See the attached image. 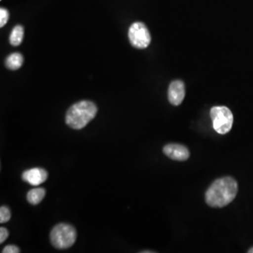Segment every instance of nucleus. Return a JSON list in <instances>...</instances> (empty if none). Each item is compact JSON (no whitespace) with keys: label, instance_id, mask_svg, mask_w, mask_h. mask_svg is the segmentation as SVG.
<instances>
[{"label":"nucleus","instance_id":"7","mask_svg":"<svg viewBox=\"0 0 253 253\" xmlns=\"http://www.w3.org/2000/svg\"><path fill=\"white\" fill-rule=\"evenodd\" d=\"M48 174L42 168H35L28 169L23 173V180L32 186H38L47 179Z\"/></svg>","mask_w":253,"mask_h":253},{"label":"nucleus","instance_id":"2","mask_svg":"<svg viewBox=\"0 0 253 253\" xmlns=\"http://www.w3.org/2000/svg\"><path fill=\"white\" fill-rule=\"evenodd\" d=\"M97 113V107L89 101H81L73 104L66 113V123L70 127L81 129L92 121Z\"/></svg>","mask_w":253,"mask_h":253},{"label":"nucleus","instance_id":"14","mask_svg":"<svg viewBox=\"0 0 253 253\" xmlns=\"http://www.w3.org/2000/svg\"><path fill=\"white\" fill-rule=\"evenodd\" d=\"M20 252H21L20 249L17 246H14V245L6 246L2 251L3 253H18Z\"/></svg>","mask_w":253,"mask_h":253},{"label":"nucleus","instance_id":"4","mask_svg":"<svg viewBox=\"0 0 253 253\" xmlns=\"http://www.w3.org/2000/svg\"><path fill=\"white\" fill-rule=\"evenodd\" d=\"M213 128L220 134L229 132L234 123V116L226 106H214L211 110Z\"/></svg>","mask_w":253,"mask_h":253},{"label":"nucleus","instance_id":"3","mask_svg":"<svg viewBox=\"0 0 253 253\" xmlns=\"http://www.w3.org/2000/svg\"><path fill=\"white\" fill-rule=\"evenodd\" d=\"M77 239V233L73 226L59 224L53 228L50 234L51 244L56 249H68L73 246Z\"/></svg>","mask_w":253,"mask_h":253},{"label":"nucleus","instance_id":"16","mask_svg":"<svg viewBox=\"0 0 253 253\" xmlns=\"http://www.w3.org/2000/svg\"><path fill=\"white\" fill-rule=\"evenodd\" d=\"M248 253H253V248H252V249H250L249 252Z\"/></svg>","mask_w":253,"mask_h":253},{"label":"nucleus","instance_id":"9","mask_svg":"<svg viewBox=\"0 0 253 253\" xmlns=\"http://www.w3.org/2000/svg\"><path fill=\"white\" fill-rule=\"evenodd\" d=\"M23 63V56L20 53L16 52L10 54L6 59V67L12 71L19 69L22 66Z\"/></svg>","mask_w":253,"mask_h":253},{"label":"nucleus","instance_id":"17","mask_svg":"<svg viewBox=\"0 0 253 253\" xmlns=\"http://www.w3.org/2000/svg\"><path fill=\"white\" fill-rule=\"evenodd\" d=\"M141 253H154V252H152V251H143V252H141Z\"/></svg>","mask_w":253,"mask_h":253},{"label":"nucleus","instance_id":"13","mask_svg":"<svg viewBox=\"0 0 253 253\" xmlns=\"http://www.w3.org/2000/svg\"><path fill=\"white\" fill-rule=\"evenodd\" d=\"M9 13L7 9L1 7L0 9V27L2 28L9 21Z\"/></svg>","mask_w":253,"mask_h":253},{"label":"nucleus","instance_id":"1","mask_svg":"<svg viewBox=\"0 0 253 253\" xmlns=\"http://www.w3.org/2000/svg\"><path fill=\"white\" fill-rule=\"evenodd\" d=\"M238 193V184L234 178L225 176L212 183L206 191V201L212 208H223L232 202Z\"/></svg>","mask_w":253,"mask_h":253},{"label":"nucleus","instance_id":"11","mask_svg":"<svg viewBox=\"0 0 253 253\" xmlns=\"http://www.w3.org/2000/svg\"><path fill=\"white\" fill-rule=\"evenodd\" d=\"M24 36V29L21 25L15 26L9 36V42L12 46H17L22 42Z\"/></svg>","mask_w":253,"mask_h":253},{"label":"nucleus","instance_id":"12","mask_svg":"<svg viewBox=\"0 0 253 253\" xmlns=\"http://www.w3.org/2000/svg\"><path fill=\"white\" fill-rule=\"evenodd\" d=\"M11 219V212L6 206L0 208V223H6Z\"/></svg>","mask_w":253,"mask_h":253},{"label":"nucleus","instance_id":"10","mask_svg":"<svg viewBox=\"0 0 253 253\" xmlns=\"http://www.w3.org/2000/svg\"><path fill=\"white\" fill-rule=\"evenodd\" d=\"M46 191L42 188L31 189L27 194L28 202L33 206H36L42 201L45 196Z\"/></svg>","mask_w":253,"mask_h":253},{"label":"nucleus","instance_id":"6","mask_svg":"<svg viewBox=\"0 0 253 253\" xmlns=\"http://www.w3.org/2000/svg\"><path fill=\"white\" fill-rule=\"evenodd\" d=\"M185 97V86L181 81H173L168 89V99L171 104L179 106Z\"/></svg>","mask_w":253,"mask_h":253},{"label":"nucleus","instance_id":"5","mask_svg":"<svg viewBox=\"0 0 253 253\" xmlns=\"http://www.w3.org/2000/svg\"><path fill=\"white\" fill-rule=\"evenodd\" d=\"M128 38L131 45L137 49H145L151 43L149 30L144 23L136 22L131 24L128 32Z\"/></svg>","mask_w":253,"mask_h":253},{"label":"nucleus","instance_id":"15","mask_svg":"<svg viewBox=\"0 0 253 253\" xmlns=\"http://www.w3.org/2000/svg\"><path fill=\"white\" fill-rule=\"evenodd\" d=\"M9 237V231L4 227L0 228V243L3 244Z\"/></svg>","mask_w":253,"mask_h":253},{"label":"nucleus","instance_id":"8","mask_svg":"<svg viewBox=\"0 0 253 253\" xmlns=\"http://www.w3.org/2000/svg\"><path fill=\"white\" fill-rule=\"evenodd\" d=\"M164 154L174 161H184L189 158V150L183 145L169 144L163 148Z\"/></svg>","mask_w":253,"mask_h":253}]
</instances>
